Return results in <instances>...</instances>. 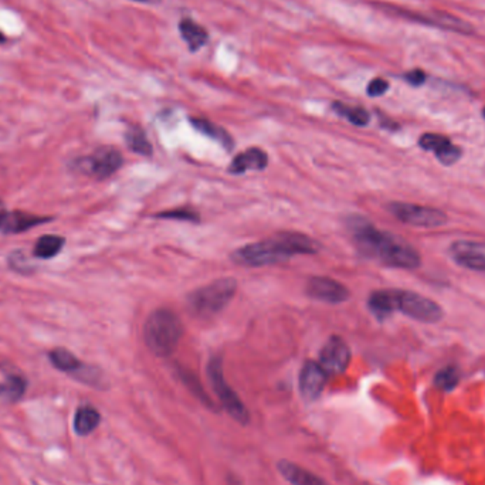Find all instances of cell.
I'll return each mask as SVG.
<instances>
[{
  "instance_id": "cell-25",
  "label": "cell",
  "mask_w": 485,
  "mask_h": 485,
  "mask_svg": "<svg viewBox=\"0 0 485 485\" xmlns=\"http://www.w3.org/2000/svg\"><path fill=\"white\" fill-rule=\"evenodd\" d=\"M156 216L157 218L171 219V220H182V222H193V223L199 222V214L192 209H176V210L165 211Z\"/></svg>"
},
{
  "instance_id": "cell-32",
  "label": "cell",
  "mask_w": 485,
  "mask_h": 485,
  "mask_svg": "<svg viewBox=\"0 0 485 485\" xmlns=\"http://www.w3.org/2000/svg\"><path fill=\"white\" fill-rule=\"evenodd\" d=\"M34 485H37V484H34Z\"/></svg>"
},
{
  "instance_id": "cell-9",
  "label": "cell",
  "mask_w": 485,
  "mask_h": 485,
  "mask_svg": "<svg viewBox=\"0 0 485 485\" xmlns=\"http://www.w3.org/2000/svg\"><path fill=\"white\" fill-rule=\"evenodd\" d=\"M351 362V349L341 337H331L319 353V365L328 374H339Z\"/></svg>"
},
{
  "instance_id": "cell-15",
  "label": "cell",
  "mask_w": 485,
  "mask_h": 485,
  "mask_svg": "<svg viewBox=\"0 0 485 485\" xmlns=\"http://www.w3.org/2000/svg\"><path fill=\"white\" fill-rule=\"evenodd\" d=\"M268 165V156L260 148H250L239 153L229 167V172L233 175H241L248 171H262Z\"/></svg>"
},
{
  "instance_id": "cell-12",
  "label": "cell",
  "mask_w": 485,
  "mask_h": 485,
  "mask_svg": "<svg viewBox=\"0 0 485 485\" xmlns=\"http://www.w3.org/2000/svg\"><path fill=\"white\" fill-rule=\"evenodd\" d=\"M328 373L314 360H308L300 373V392L307 400H316L323 392Z\"/></svg>"
},
{
  "instance_id": "cell-6",
  "label": "cell",
  "mask_w": 485,
  "mask_h": 485,
  "mask_svg": "<svg viewBox=\"0 0 485 485\" xmlns=\"http://www.w3.org/2000/svg\"><path fill=\"white\" fill-rule=\"evenodd\" d=\"M207 373L216 395L220 399V403L227 410V413L240 424H247L250 421V413L237 396V393L226 382L222 360L219 358H214L210 360L207 366Z\"/></svg>"
},
{
  "instance_id": "cell-8",
  "label": "cell",
  "mask_w": 485,
  "mask_h": 485,
  "mask_svg": "<svg viewBox=\"0 0 485 485\" xmlns=\"http://www.w3.org/2000/svg\"><path fill=\"white\" fill-rule=\"evenodd\" d=\"M124 164L121 152L113 146H101L90 156L80 157L74 162L77 171L94 176L98 181L110 178L114 175Z\"/></svg>"
},
{
  "instance_id": "cell-16",
  "label": "cell",
  "mask_w": 485,
  "mask_h": 485,
  "mask_svg": "<svg viewBox=\"0 0 485 485\" xmlns=\"http://www.w3.org/2000/svg\"><path fill=\"white\" fill-rule=\"evenodd\" d=\"M27 389V379L22 373L9 372L5 381L0 384V399L6 403L19 402Z\"/></svg>"
},
{
  "instance_id": "cell-18",
  "label": "cell",
  "mask_w": 485,
  "mask_h": 485,
  "mask_svg": "<svg viewBox=\"0 0 485 485\" xmlns=\"http://www.w3.org/2000/svg\"><path fill=\"white\" fill-rule=\"evenodd\" d=\"M101 414L92 406H81L74 416V430L78 436H88L99 426Z\"/></svg>"
},
{
  "instance_id": "cell-10",
  "label": "cell",
  "mask_w": 485,
  "mask_h": 485,
  "mask_svg": "<svg viewBox=\"0 0 485 485\" xmlns=\"http://www.w3.org/2000/svg\"><path fill=\"white\" fill-rule=\"evenodd\" d=\"M51 365L69 374H73L78 381L85 384H95V373L90 366H85L74 353L66 348H54L48 353Z\"/></svg>"
},
{
  "instance_id": "cell-27",
  "label": "cell",
  "mask_w": 485,
  "mask_h": 485,
  "mask_svg": "<svg viewBox=\"0 0 485 485\" xmlns=\"http://www.w3.org/2000/svg\"><path fill=\"white\" fill-rule=\"evenodd\" d=\"M389 88V83L384 78H374L369 83L366 91L370 97H381L384 95Z\"/></svg>"
},
{
  "instance_id": "cell-5",
  "label": "cell",
  "mask_w": 485,
  "mask_h": 485,
  "mask_svg": "<svg viewBox=\"0 0 485 485\" xmlns=\"http://www.w3.org/2000/svg\"><path fill=\"white\" fill-rule=\"evenodd\" d=\"M236 291L237 283L234 279L216 280L193 291L188 297V307L197 318H213L230 304Z\"/></svg>"
},
{
  "instance_id": "cell-30",
  "label": "cell",
  "mask_w": 485,
  "mask_h": 485,
  "mask_svg": "<svg viewBox=\"0 0 485 485\" xmlns=\"http://www.w3.org/2000/svg\"><path fill=\"white\" fill-rule=\"evenodd\" d=\"M5 41H6V37H5V34L2 31H0V45H2Z\"/></svg>"
},
{
  "instance_id": "cell-3",
  "label": "cell",
  "mask_w": 485,
  "mask_h": 485,
  "mask_svg": "<svg viewBox=\"0 0 485 485\" xmlns=\"http://www.w3.org/2000/svg\"><path fill=\"white\" fill-rule=\"evenodd\" d=\"M367 305L377 319H385L396 311L424 323L439 322L444 316L443 308L436 301L405 290L374 291L370 294Z\"/></svg>"
},
{
  "instance_id": "cell-13",
  "label": "cell",
  "mask_w": 485,
  "mask_h": 485,
  "mask_svg": "<svg viewBox=\"0 0 485 485\" xmlns=\"http://www.w3.org/2000/svg\"><path fill=\"white\" fill-rule=\"evenodd\" d=\"M453 260L468 269L485 273V244L474 241H456L450 247Z\"/></svg>"
},
{
  "instance_id": "cell-29",
  "label": "cell",
  "mask_w": 485,
  "mask_h": 485,
  "mask_svg": "<svg viewBox=\"0 0 485 485\" xmlns=\"http://www.w3.org/2000/svg\"><path fill=\"white\" fill-rule=\"evenodd\" d=\"M134 2H139V3H145V5H157V3H160V0H134Z\"/></svg>"
},
{
  "instance_id": "cell-2",
  "label": "cell",
  "mask_w": 485,
  "mask_h": 485,
  "mask_svg": "<svg viewBox=\"0 0 485 485\" xmlns=\"http://www.w3.org/2000/svg\"><path fill=\"white\" fill-rule=\"evenodd\" d=\"M316 251V241L305 234L287 232L236 250L233 260L247 267H262L287 261L298 254H314Z\"/></svg>"
},
{
  "instance_id": "cell-4",
  "label": "cell",
  "mask_w": 485,
  "mask_h": 485,
  "mask_svg": "<svg viewBox=\"0 0 485 485\" xmlns=\"http://www.w3.org/2000/svg\"><path fill=\"white\" fill-rule=\"evenodd\" d=\"M183 337V323L178 314L168 308L153 311L143 327V339L152 353L160 358L171 356Z\"/></svg>"
},
{
  "instance_id": "cell-24",
  "label": "cell",
  "mask_w": 485,
  "mask_h": 485,
  "mask_svg": "<svg viewBox=\"0 0 485 485\" xmlns=\"http://www.w3.org/2000/svg\"><path fill=\"white\" fill-rule=\"evenodd\" d=\"M435 155H436V157L439 159L440 164H443V165H446V167H450V165H454L456 162L460 160V157L463 156V152H461V149H460L458 146H456V145L451 143V141H450V142L444 143L443 146H440V148L435 152Z\"/></svg>"
},
{
  "instance_id": "cell-21",
  "label": "cell",
  "mask_w": 485,
  "mask_h": 485,
  "mask_svg": "<svg viewBox=\"0 0 485 485\" xmlns=\"http://www.w3.org/2000/svg\"><path fill=\"white\" fill-rule=\"evenodd\" d=\"M125 141L128 148L142 156L152 155V145L145 134V131L139 127H129L125 134Z\"/></svg>"
},
{
  "instance_id": "cell-20",
  "label": "cell",
  "mask_w": 485,
  "mask_h": 485,
  "mask_svg": "<svg viewBox=\"0 0 485 485\" xmlns=\"http://www.w3.org/2000/svg\"><path fill=\"white\" fill-rule=\"evenodd\" d=\"M66 240L62 236H54V234H45L41 236L33 248V255L40 260H48L56 257L64 247Z\"/></svg>"
},
{
  "instance_id": "cell-23",
  "label": "cell",
  "mask_w": 485,
  "mask_h": 485,
  "mask_svg": "<svg viewBox=\"0 0 485 485\" xmlns=\"http://www.w3.org/2000/svg\"><path fill=\"white\" fill-rule=\"evenodd\" d=\"M458 382H460V373L454 366H447L442 369L436 374V379H435L436 386L446 392L453 391L458 385Z\"/></svg>"
},
{
  "instance_id": "cell-31",
  "label": "cell",
  "mask_w": 485,
  "mask_h": 485,
  "mask_svg": "<svg viewBox=\"0 0 485 485\" xmlns=\"http://www.w3.org/2000/svg\"><path fill=\"white\" fill-rule=\"evenodd\" d=\"M484 118H485V108H484Z\"/></svg>"
},
{
  "instance_id": "cell-11",
  "label": "cell",
  "mask_w": 485,
  "mask_h": 485,
  "mask_svg": "<svg viewBox=\"0 0 485 485\" xmlns=\"http://www.w3.org/2000/svg\"><path fill=\"white\" fill-rule=\"evenodd\" d=\"M307 294L318 301L341 304L349 298V290L330 277H312L307 284Z\"/></svg>"
},
{
  "instance_id": "cell-14",
  "label": "cell",
  "mask_w": 485,
  "mask_h": 485,
  "mask_svg": "<svg viewBox=\"0 0 485 485\" xmlns=\"http://www.w3.org/2000/svg\"><path fill=\"white\" fill-rule=\"evenodd\" d=\"M50 220V218H41V216L30 214L26 211H8L3 207H0V232L8 234L24 233L26 230Z\"/></svg>"
},
{
  "instance_id": "cell-26",
  "label": "cell",
  "mask_w": 485,
  "mask_h": 485,
  "mask_svg": "<svg viewBox=\"0 0 485 485\" xmlns=\"http://www.w3.org/2000/svg\"><path fill=\"white\" fill-rule=\"evenodd\" d=\"M447 142H450V139L440 134H424L419 139V145L421 146V149L430 152H436L440 146H443Z\"/></svg>"
},
{
  "instance_id": "cell-1",
  "label": "cell",
  "mask_w": 485,
  "mask_h": 485,
  "mask_svg": "<svg viewBox=\"0 0 485 485\" xmlns=\"http://www.w3.org/2000/svg\"><path fill=\"white\" fill-rule=\"evenodd\" d=\"M352 234L362 254L379 260L385 265L413 269L421 264L420 254L413 246L398 236L376 229L363 219L352 222Z\"/></svg>"
},
{
  "instance_id": "cell-17",
  "label": "cell",
  "mask_w": 485,
  "mask_h": 485,
  "mask_svg": "<svg viewBox=\"0 0 485 485\" xmlns=\"http://www.w3.org/2000/svg\"><path fill=\"white\" fill-rule=\"evenodd\" d=\"M179 31L182 38L186 41L188 47L192 51L200 50L209 40V34L206 29L195 23L192 19H182L179 23Z\"/></svg>"
},
{
  "instance_id": "cell-22",
  "label": "cell",
  "mask_w": 485,
  "mask_h": 485,
  "mask_svg": "<svg viewBox=\"0 0 485 485\" xmlns=\"http://www.w3.org/2000/svg\"><path fill=\"white\" fill-rule=\"evenodd\" d=\"M332 108L335 110V113L344 118H346L351 124L356 125V127H365L369 124L370 121V115L369 113L365 110V108L360 106H349L345 105L342 102H335L332 105Z\"/></svg>"
},
{
  "instance_id": "cell-19",
  "label": "cell",
  "mask_w": 485,
  "mask_h": 485,
  "mask_svg": "<svg viewBox=\"0 0 485 485\" xmlns=\"http://www.w3.org/2000/svg\"><path fill=\"white\" fill-rule=\"evenodd\" d=\"M190 124L200 134H203V135H206L214 141H219L226 149L233 148V138L230 136V134L225 128L213 124L211 121L203 120V118H192Z\"/></svg>"
},
{
  "instance_id": "cell-28",
  "label": "cell",
  "mask_w": 485,
  "mask_h": 485,
  "mask_svg": "<svg viewBox=\"0 0 485 485\" xmlns=\"http://www.w3.org/2000/svg\"><path fill=\"white\" fill-rule=\"evenodd\" d=\"M405 78H406V81L410 83L412 85H421V84L426 81V74H424L421 70L416 69V70L409 71V73L405 76Z\"/></svg>"
},
{
  "instance_id": "cell-7",
  "label": "cell",
  "mask_w": 485,
  "mask_h": 485,
  "mask_svg": "<svg viewBox=\"0 0 485 485\" xmlns=\"http://www.w3.org/2000/svg\"><path fill=\"white\" fill-rule=\"evenodd\" d=\"M388 210L398 220L413 227L433 229L447 223V214L436 207H428L413 203L393 202L388 206Z\"/></svg>"
}]
</instances>
